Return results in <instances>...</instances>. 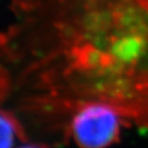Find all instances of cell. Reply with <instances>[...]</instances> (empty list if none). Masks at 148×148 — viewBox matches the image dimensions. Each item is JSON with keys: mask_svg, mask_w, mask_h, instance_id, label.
<instances>
[{"mask_svg": "<svg viewBox=\"0 0 148 148\" xmlns=\"http://www.w3.org/2000/svg\"><path fill=\"white\" fill-rule=\"evenodd\" d=\"M53 86L67 114L97 102L148 134V0H55Z\"/></svg>", "mask_w": 148, "mask_h": 148, "instance_id": "1", "label": "cell"}, {"mask_svg": "<svg viewBox=\"0 0 148 148\" xmlns=\"http://www.w3.org/2000/svg\"><path fill=\"white\" fill-rule=\"evenodd\" d=\"M123 127L119 114L107 105L90 102L75 110L69 123V135L81 147H108L120 141Z\"/></svg>", "mask_w": 148, "mask_h": 148, "instance_id": "2", "label": "cell"}, {"mask_svg": "<svg viewBox=\"0 0 148 148\" xmlns=\"http://www.w3.org/2000/svg\"><path fill=\"white\" fill-rule=\"evenodd\" d=\"M16 136L18 130L14 120L0 111V148L14 146Z\"/></svg>", "mask_w": 148, "mask_h": 148, "instance_id": "3", "label": "cell"}]
</instances>
